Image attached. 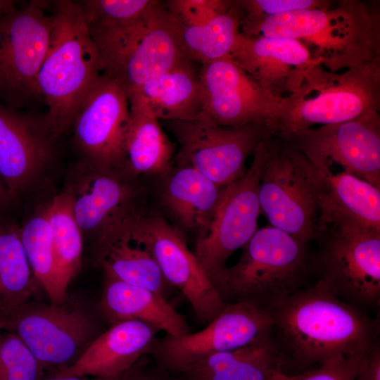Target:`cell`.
Masks as SVG:
<instances>
[{"label":"cell","instance_id":"6da1fadb","mask_svg":"<svg viewBox=\"0 0 380 380\" xmlns=\"http://www.w3.org/2000/svg\"><path fill=\"white\" fill-rule=\"evenodd\" d=\"M273 329L298 365L367 355L376 345L378 326L332 293L321 279L268 310Z\"/></svg>","mask_w":380,"mask_h":380},{"label":"cell","instance_id":"7a4b0ae2","mask_svg":"<svg viewBox=\"0 0 380 380\" xmlns=\"http://www.w3.org/2000/svg\"><path fill=\"white\" fill-rule=\"evenodd\" d=\"M241 33L300 42L331 72L380 58L379 4L340 0L328 6L243 20Z\"/></svg>","mask_w":380,"mask_h":380},{"label":"cell","instance_id":"3957f363","mask_svg":"<svg viewBox=\"0 0 380 380\" xmlns=\"http://www.w3.org/2000/svg\"><path fill=\"white\" fill-rule=\"evenodd\" d=\"M316 256L308 243L267 225L258 229L236 264L214 286L225 303L244 302L269 310L304 287Z\"/></svg>","mask_w":380,"mask_h":380},{"label":"cell","instance_id":"277c9868","mask_svg":"<svg viewBox=\"0 0 380 380\" xmlns=\"http://www.w3.org/2000/svg\"><path fill=\"white\" fill-rule=\"evenodd\" d=\"M48 50L37 76L45 120L57 138L72 127L100 74L99 55L78 1H57Z\"/></svg>","mask_w":380,"mask_h":380},{"label":"cell","instance_id":"5b68a950","mask_svg":"<svg viewBox=\"0 0 380 380\" xmlns=\"http://www.w3.org/2000/svg\"><path fill=\"white\" fill-rule=\"evenodd\" d=\"M380 108V58L342 72L310 69L267 126L270 134L346 122Z\"/></svg>","mask_w":380,"mask_h":380},{"label":"cell","instance_id":"8992f818","mask_svg":"<svg viewBox=\"0 0 380 380\" xmlns=\"http://www.w3.org/2000/svg\"><path fill=\"white\" fill-rule=\"evenodd\" d=\"M91 38L98 51L100 72L115 80L127 95L185 57L176 22L163 1L153 0L137 19Z\"/></svg>","mask_w":380,"mask_h":380},{"label":"cell","instance_id":"52a82bcc","mask_svg":"<svg viewBox=\"0 0 380 380\" xmlns=\"http://www.w3.org/2000/svg\"><path fill=\"white\" fill-rule=\"evenodd\" d=\"M258 186L261 213L270 225L309 243L318 235L319 177L308 159L279 137L262 141Z\"/></svg>","mask_w":380,"mask_h":380},{"label":"cell","instance_id":"ba28073f","mask_svg":"<svg viewBox=\"0 0 380 380\" xmlns=\"http://www.w3.org/2000/svg\"><path fill=\"white\" fill-rule=\"evenodd\" d=\"M63 189L83 236L96 248L148 208V190L140 178L84 158L69 168Z\"/></svg>","mask_w":380,"mask_h":380},{"label":"cell","instance_id":"9c48e42d","mask_svg":"<svg viewBox=\"0 0 380 380\" xmlns=\"http://www.w3.org/2000/svg\"><path fill=\"white\" fill-rule=\"evenodd\" d=\"M124 227L132 240L151 253L167 282L183 293L200 323L207 324L221 312L226 303L189 249L182 230L148 208Z\"/></svg>","mask_w":380,"mask_h":380},{"label":"cell","instance_id":"30bf717a","mask_svg":"<svg viewBox=\"0 0 380 380\" xmlns=\"http://www.w3.org/2000/svg\"><path fill=\"white\" fill-rule=\"evenodd\" d=\"M179 145L173 163L192 167L220 186L241 177L245 163L270 134L265 125L224 126L202 114L191 120H162Z\"/></svg>","mask_w":380,"mask_h":380},{"label":"cell","instance_id":"8fae6325","mask_svg":"<svg viewBox=\"0 0 380 380\" xmlns=\"http://www.w3.org/2000/svg\"><path fill=\"white\" fill-rule=\"evenodd\" d=\"M316 240L317 268L326 286L342 300L379 303L380 231L341 222L325 227Z\"/></svg>","mask_w":380,"mask_h":380},{"label":"cell","instance_id":"7c38bea8","mask_svg":"<svg viewBox=\"0 0 380 380\" xmlns=\"http://www.w3.org/2000/svg\"><path fill=\"white\" fill-rule=\"evenodd\" d=\"M49 375L72 365L101 333L96 321L70 300L61 305L29 302L5 321Z\"/></svg>","mask_w":380,"mask_h":380},{"label":"cell","instance_id":"4fadbf2b","mask_svg":"<svg viewBox=\"0 0 380 380\" xmlns=\"http://www.w3.org/2000/svg\"><path fill=\"white\" fill-rule=\"evenodd\" d=\"M48 2L31 1L0 18V103L20 109L42 99L37 76L53 28Z\"/></svg>","mask_w":380,"mask_h":380},{"label":"cell","instance_id":"5bb4252c","mask_svg":"<svg viewBox=\"0 0 380 380\" xmlns=\"http://www.w3.org/2000/svg\"><path fill=\"white\" fill-rule=\"evenodd\" d=\"M300 151L319 174L336 165L380 189V115L372 110L354 119L316 128L274 134Z\"/></svg>","mask_w":380,"mask_h":380},{"label":"cell","instance_id":"9a60e30c","mask_svg":"<svg viewBox=\"0 0 380 380\" xmlns=\"http://www.w3.org/2000/svg\"><path fill=\"white\" fill-rule=\"evenodd\" d=\"M268 310L244 302L226 303L203 329L181 336L156 338L148 353L160 367L179 376L208 355L234 350L271 334Z\"/></svg>","mask_w":380,"mask_h":380},{"label":"cell","instance_id":"2e32d148","mask_svg":"<svg viewBox=\"0 0 380 380\" xmlns=\"http://www.w3.org/2000/svg\"><path fill=\"white\" fill-rule=\"evenodd\" d=\"M252 155L250 167L241 177L226 186L208 228L196 237L194 253L213 285L227 267L229 258L242 248L258 229L262 141Z\"/></svg>","mask_w":380,"mask_h":380},{"label":"cell","instance_id":"e0dca14e","mask_svg":"<svg viewBox=\"0 0 380 380\" xmlns=\"http://www.w3.org/2000/svg\"><path fill=\"white\" fill-rule=\"evenodd\" d=\"M57 139L44 115L0 103V176L12 198L43 182L56 159Z\"/></svg>","mask_w":380,"mask_h":380},{"label":"cell","instance_id":"ac0fdd59","mask_svg":"<svg viewBox=\"0 0 380 380\" xmlns=\"http://www.w3.org/2000/svg\"><path fill=\"white\" fill-rule=\"evenodd\" d=\"M129 103L125 91L100 75L82 101L73 120L74 141L83 158L125 170V142Z\"/></svg>","mask_w":380,"mask_h":380},{"label":"cell","instance_id":"d6986e66","mask_svg":"<svg viewBox=\"0 0 380 380\" xmlns=\"http://www.w3.org/2000/svg\"><path fill=\"white\" fill-rule=\"evenodd\" d=\"M203 114L224 126L265 125L279 114L284 99L269 95L230 57L202 64Z\"/></svg>","mask_w":380,"mask_h":380},{"label":"cell","instance_id":"ffe728a7","mask_svg":"<svg viewBox=\"0 0 380 380\" xmlns=\"http://www.w3.org/2000/svg\"><path fill=\"white\" fill-rule=\"evenodd\" d=\"M229 56L277 99L294 94L307 72L322 65L296 39L241 32Z\"/></svg>","mask_w":380,"mask_h":380},{"label":"cell","instance_id":"44dd1931","mask_svg":"<svg viewBox=\"0 0 380 380\" xmlns=\"http://www.w3.org/2000/svg\"><path fill=\"white\" fill-rule=\"evenodd\" d=\"M158 332L157 329L138 321L111 324L72 365L51 375L117 378L148 355Z\"/></svg>","mask_w":380,"mask_h":380},{"label":"cell","instance_id":"7402d4cb","mask_svg":"<svg viewBox=\"0 0 380 380\" xmlns=\"http://www.w3.org/2000/svg\"><path fill=\"white\" fill-rule=\"evenodd\" d=\"M159 186L163 208L180 227L202 235L208 228L226 186L188 166H173Z\"/></svg>","mask_w":380,"mask_h":380},{"label":"cell","instance_id":"603a6c76","mask_svg":"<svg viewBox=\"0 0 380 380\" xmlns=\"http://www.w3.org/2000/svg\"><path fill=\"white\" fill-rule=\"evenodd\" d=\"M103 317L111 324L138 321L172 336L191 332L184 316L162 294L150 289L104 277L99 303Z\"/></svg>","mask_w":380,"mask_h":380},{"label":"cell","instance_id":"cb8c5ba5","mask_svg":"<svg viewBox=\"0 0 380 380\" xmlns=\"http://www.w3.org/2000/svg\"><path fill=\"white\" fill-rule=\"evenodd\" d=\"M318 234L341 222L380 231V189L343 172L318 173Z\"/></svg>","mask_w":380,"mask_h":380},{"label":"cell","instance_id":"d4e9b609","mask_svg":"<svg viewBox=\"0 0 380 380\" xmlns=\"http://www.w3.org/2000/svg\"><path fill=\"white\" fill-rule=\"evenodd\" d=\"M271 334L240 348L213 354L191 365L184 380H277L285 362Z\"/></svg>","mask_w":380,"mask_h":380},{"label":"cell","instance_id":"484cf974","mask_svg":"<svg viewBox=\"0 0 380 380\" xmlns=\"http://www.w3.org/2000/svg\"><path fill=\"white\" fill-rule=\"evenodd\" d=\"M129 124L125 142V170L136 177H161L174 166L176 145L143 98L127 95Z\"/></svg>","mask_w":380,"mask_h":380},{"label":"cell","instance_id":"4316f807","mask_svg":"<svg viewBox=\"0 0 380 380\" xmlns=\"http://www.w3.org/2000/svg\"><path fill=\"white\" fill-rule=\"evenodd\" d=\"M195 63L184 57L133 93L143 98L159 120L196 119L203 114V102Z\"/></svg>","mask_w":380,"mask_h":380},{"label":"cell","instance_id":"83f0119b","mask_svg":"<svg viewBox=\"0 0 380 380\" xmlns=\"http://www.w3.org/2000/svg\"><path fill=\"white\" fill-rule=\"evenodd\" d=\"M124 225L96 248L104 277L146 288L166 297L172 287L151 253L129 237Z\"/></svg>","mask_w":380,"mask_h":380},{"label":"cell","instance_id":"f1b7e54d","mask_svg":"<svg viewBox=\"0 0 380 380\" xmlns=\"http://www.w3.org/2000/svg\"><path fill=\"white\" fill-rule=\"evenodd\" d=\"M39 289L21 242L20 227L11 222L0 224V319L4 322L30 302Z\"/></svg>","mask_w":380,"mask_h":380},{"label":"cell","instance_id":"f546056e","mask_svg":"<svg viewBox=\"0 0 380 380\" xmlns=\"http://www.w3.org/2000/svg\"><path fill=\"white\" fill-rule=\"evenodd\" d=\"M243 16L239 0H231L226 9L205 25L185 27L175 20L183 55L201 65L228 56L241 32Z\"/></svg>","mask_w":380,"mask_h":380},{"label":"cell","instance_id":"4dcf8cb0","mask_svg":"<svg viewBox=\"0 0 380 380\" xmlns=\"http://www.w3.org/2000/svg\"><path fill=\"white\" fill-rule=\"evenodd\" d=\"M59 287L68 296V287L82 267L83 234L72 213L68 193L63 189L47 205Z\"/></svg>","mask_w":380,"mask_h":380},{"label":"cell","instance_id":"1f68e13d","mask_svg":"<svg viewBox=\"0 0 380 380\" xmlns=\"http://www.w3.org/2000/svg\"><path fill=\"white\" fill-rule=\"evenodd\" d=\"M21 242L32 271L50 303L69 300L61 291L47 205L29 217L20 227Z\"/></svg>","mask_w":380,"mask_h":380},{"label":"cell","instance_id":"d6a6232c","mask_svg":"<svg viewBox=\"0 0 380 380\" xmlns=\"http://www.w3.org/2000/svg\"><path fill=\"white\" fill-rule=\"evenodd\" d=\"M6 331L0 332V380H42L44 372L34 356L15 334Z\"/></svg>","mask_w":380,"mask_h":380},{"label":"cell","instance_id":"836d02e7","mask_svg":"<svg viewBox=\"0 0 380 380\" xmlns=\"http://www.w3.org/2000/svg\"><path fill=\"white\" fill-rule=\"evenodd\" d=\"M165 3L178 24L201 27L226 9L231 0H169Z\"/></svg>","mask_w":380,"mask_h":380},{"label":"cell","instance_id":"e575fe53","mask_svg":"<svg viewBox=\"0 0 380 380\" xmlns=\"http://www.w3.org/2000/svg\"><path fill=\"white\" fill-rule=\"evenodd\" d=\"M367 355H350L331 359L295 376L282 372L277 380H354L363 367Z\"/></svg>","mask_w":380,"mask_h":380},{"label":"cell","instance_id":"d590c367","mask_svg":"<svg viewBox=\"0 0 380 380\" xmlns=\"http://www.w3.org/2000/svg\"><path fill=\"white\" fill-rule=\"evenodd\" d=\"M243 11V20H258L296 11L328 6L326 0H239Z\"/></svg>","mask_w":380,"mask_h":380},{"label":"cell","instance_id":"8d00e7d4","mask_svg":"<svg viewBox=\"0 0 380 380\" xmlns=\"http://www.w3.org/2000/svg\"><path fill=\"white\" fill-rule=\"evenodd\" d=\"M153 360V359H152ZM116 380H184L160 367L149 355L141 357L129 369Z\"/></svg>","mask_w":380,"mask_h":380},{"label":"cell","instance_id":"74e56055","mask_svg":"<svg viewBox=\"0 0 380 380\" xmlns=\"http://www.w3.org/2000/svg\"><path fill=\"white\" fill-rule=\"evenodd\" d=\"M354 380H380V348L379 343L367 354L365 363Z\"/></svg>","mask_w":380,"mask_h":380},{"label":"cell","instance_id":"f35d334b","mask_svg":"<svg viewBox=\"0 0 380 380\" xmlns=\"http://www.w3.org/2000/svg\"><path fill=\"white\" fill-rule=\"evenodd\" d=\"M117 378L106 379V378H100V377L58 376H55V375H48L46 377L44 376L42 380H116Z\"/></svg>","mask_w":380,"mask_h":380},{"label":"cell","instance_id":"ab89813d","mask_svg":"<svg viewBox=\"0 0 380 380\" xmlns=\"http://www.w3.org/2000/svg\"><path fill=\"white\" fill-rule=\"evenodd\" d=\"M16 8L15 3L12 0H0V18Z\"/></svg>","mask_w":380,"mask_h":380},{"label":"cell","instance_id":"60d3db41","mask_svg":"<svg viewBox=\"0 0 380 380\" xmlns=\"http://www.w3.org/2000/svg\"><path fill=\"white\" fill-rule=\"evenodd\" d=\"M0 176V208L4 206L10 199H13Z\"/></svg>","mask_w":380,"mask_h":380},{"label":"cell","instance_id":"b9f144b4","mask_svg":"<svg viewBox=\"0 0 380 380\" xmlns=\"http://www.w3.org/2000/svg\"><path fill=\"white\" fill-rule=\"evenodd\" d=\"M4 327H5V322L0 319V332L2 331V330H4Z\"/></svg>","mask_w":380,"mask_h":380}]
</instances>
